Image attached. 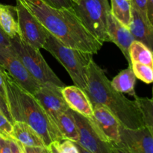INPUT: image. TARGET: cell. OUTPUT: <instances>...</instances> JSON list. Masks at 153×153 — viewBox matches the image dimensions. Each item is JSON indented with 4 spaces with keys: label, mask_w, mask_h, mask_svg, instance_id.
<instances>
[{
    "label": "cell",
    "mask_w": 153,
    "mask_h": 153,
    "mask_svg": "<svg viewBox=\"0 0 153 153\" xmlns=\"http://www.w3.org/2000/svg\"><path fill=\"white\" fill-rule=\"evenodd\" d=\"M85 28L101 43L110 42L107 31L108 0H79L73 7Z\"/></svg>",
    "instance_id": "cell-6"
},
{
    "label": "cell",
    "mask_w": 153,
    "mask_h": 153,
    "mask_svg": "<svg viewBox=\"0 0 153 153\" xmlns=\"http://www.w3.org/2000/svg\"><path fill=\"white\" fill-rule=\"evenodd\" d=\"M25 153H49L48 147L44 146H24Z\"/></svg>",
    "instance_id": "cell-30"
},
{
    "label": "cell",
    "mask_w": 153,
    "mask_h": 153,
    "mask_svg": "<svg viewBox=\"0 0 153 153\" xmlns=\"http://www.w3.org/2000/svg\"><path fill=\"white\" fill-rule=\"evenodd\" d=\"M43 49L61 63L75 85L82 90L86 89L89 65L93 60L92 54L70 47L51 34H49Z\"/></svg>",
    "instance_id": "cell-4"
},
{
    "label": "cell",
    "mask_w": 153,
    "mask_h": 153,
    "mask_svg": "<svg viewBox=\"0 0 153 153\" xmlns=\"http://www.w3.org/2000/svg\"><path fill=\"white\" fill-rule=\"evenodd\" d=\"M72 1H73L74 3H76V2H77V1H79V0H72Z\"/></svg>",
    "instance_id": "cell-34"
},
{
    "label": "cell",
    "mask_w": 153,
    "mask_h": 153,
    "mask_svg": "<svg viewBox=\"0 0 153 153\" xmlns=\"http://www.w3.org/2000/svg\"><path fill=\"white\" fill-rule=\"evenodd\" d=\"M48 149L49 153H88L77 142L65 137L51 143Z\"/></svg>",
    "instance_id": "cell-22"
},
{
    "label": "cell",
    "mask_w": 153,
    "mask_h": 153,
    "mask_svg": "<svg viewBox=\"0 0 153 153\" xmlns=\"http://www.w3.org/2000/svg\"><path fill=\"white\" fill-rule=\"evenodd\" d=\"M107 31L110 42H113L120 48L128 66H131L129 48L134 38L129 28L118 21L110 11L107 18Z\"/></svg>",
    "instance_id": "cell-13"
},
{
    "label": "cell",
    "mask_w": 153,
    "mask_h": 153,
    "mask_svg": "<svg viewBox=\"0 0 153 153\" xmlns=\"http://www.w3.org/2000/svg\"><path fill=\"white\" fill-rule=\"evenodd\" d=\"M0 110H1V113L8 119V120H10L12 123H14L13 118H12L11 114H10V110H9L8 105H7V101H6L5 99L2 97V95H1V94H0Z\"/></svg>",
    "instance_id": "cell-29"
},
{
    "label": "cell",
    "mask_w": 153,
    "mask_h": 153,
    "mask_svg": "<svg viewBox=\"0 0 153 153\" xmlns=\"http://www.w3.org/2000/svg\"><path fill=\"white\" fill-rule=\"evenodd\" d=\"M13 123L8 120L7 117L0 112V133L12 135Z\"/></svg>",
    "instance_id": "cell-28"
},
{
    "label": "cell",
    "mask_w": 153,
    "mask_h": 153,
    "mask_svg": "<svg viewBox=\"0 0 153 153\" xmlns=\"http://www.w3.org/2000/svg\"><path fill=\"white\" fill-rule=\"evenodd\" d=\"M136 79L132 68L131 66H128V68L122 70L111 81V85L116 91L135 97L137 96L134 91Z\"/></svg>",
    "instance_id": "cell-17"
},
{
    "label": "cell",
    "mask_w": 153,
    "mask_h": 153,
    "mask_svg": "<svg viewBox=\"0 0 153 153\" xmlns=\"http://www.w3.org/2000/svg\"><path fill=\"white\" fill-rule=\"evenodd\" d=\"M73 114L79 131L77 143L87 152L117 153L114 146L104 137L91 120L75 111H73Z\"/></svg>",
    "instance_id": "cell-8"
},
{
    "label": "cell",
    "mask_w": 153,
    "mask_h": 153,
    "mask_svg": "<svg viewBox=\"0 0 153 153\" xmlns=\"http://www.w3.org/2000/svg\"><path fill=\"white\" fill-rule=\"evenodd\" d=\"M129 56L131 62L146 64L153 68V52L146 45L134 40L129 48Z\"/></svg>",
    "instance_id": "cell-20"
},
{
    "label": "cell",
    "mask_w": 153,
    "mask_h": 153,
    "mask_svg": "<svg viewBox=\"0 0 153 153\" xmlns=\"http://www.w3.org/2000/svg\"><path fill=\"white\" fill-rule=\"evenodd\" d=\"M135 100L139 106L143 122L153 137V97H139L136 96Z\"/></svg>",
    "instance_id": "cell-23"
},
{
    "label": "cell",
    "mask_w": 153,
    "mask_h": 153,
    "mask_svg": "<svg viewBox=\"0 0 153 153\" xmlns=\"http://www.w3.org/2000/svg\"><path fill=\"white\" fill-rule=\"evenodd\" d=\"M10 44V38L0 28V45L9 46Z\"/></svg>",
    "instance_id": "cell-33"
},
{
    "label": "cell",
    "mask_w": 153,
    "mask_h": 153,
    "mask_svg": "<svg viewBox=\"0 0 153 153\" xmlns=\"http://www.w3.org/2000/svg\"><path fill=\"white\" fill-rule=\"evenodd\" d=\"M146 14H147L148 21L153 27V0H147Z\"/></svg>",
    "instance_id": "cell-32"
},
{
    "label": "cell",
    "mask_w": 153,
    "mask_h": 153,
    "mask_svg": "<svg viewBox=\"0 0 153 153\" xmlns=\"http://www.w3.org/2000/svg\"></svg>",
    "instance_id": "cell-37"
},
{
    "label": "cell",
    "mask_w": 153,
    "mask_h": 153,
    "mask_svg": "<svg viewBox=\"0 0 153 153\" xmlns=\"http://www.w3.org/2000/svg\"><path fill=\"white\" fill-rule=\"evenodd\" d=\"M62 88L52 84H43L33 94L46 109L56 126L58 115L70 108L63 96Z\"/></svg>",
    "instance_id": "cell-11"
},
{
    "label": "cell",
    "mask_w": 153,
    "mask_h": 153,
    "mask_svg": "<svg viewBox=\"0 0 153 153\" xmlns=\"http://www.w3.org/2000/svg\"><path fill=\"white\" fill-rule=\"evenodd\" d=\"M152 97H153V87H152Z\"/></svg>",
    "instance_id": "cell-35"
},
{
    "label": "cell",
    "mask_w": 153,
    "mask_h": 153,
    "mask_svg": "<svg viewBox=\"0 0 153 153\" xmlns=\"http://www.w3.org/2000/svg\"><path fill=\"white\" fill-rule=\"evenodd\" d=\"M0 153H25L24 146L12 135L0 133Z\"/></svg>",
    "instance_id": "cell-24"
},
{
    "label": "cell",
    "mask_w": 153,
    "mask_h": 153,
    "mask_svg": "<svg viewBox=\"0 0 153 153\" xmlns=\"http://www.w3.org/2000/svg\"><path fill=\"white\" fill-rule=\"evenodd\" d=\"M57 126L63 137L78 142L79 137V131L73 116V111L70 108L58 115L57 119Z\"/></svg>",
    "instance_id": "cell-19"
},
{
    "label": "cell",
    "mask_w": 153,
    "mask_h": 153,
    "mask_svg": "<svg viewBox=\"0 0 153 153\" xmlns=\"http://www.w3.org/2000/svg\"><path fill=\"white\" fill-rule=\"evenodd\" d=\"M44 4L56 8H70L73 7V2L72 0H40Z\"/></svg>",
    "instance_id": "cell-27"
},
{
    "label": "cell",
    "mask_w": 153,
    "mask_h": 153,
    "mask_svg": "<svg viewBox=\"0 0 153 153\" xmlns=\"http://www.w3.org/2000/svg\"><path fill=\"white\" fill-rule=\"evenodd\" d=\"M130 2H131V7L135 9V10L141 15L143 19H144L146 22H149L147 19V14H146V4H147V0H130Z\"/></svg>",
    "instance_id": "cell-26"
},
{
    "label": "cell",
    "mask_w": 153,
    "mask_h": 153,
    "mask_svg": "<svg viewBox=\"0 0 153 153\" xmlns=\"http://www.w3.org/2000/svg\"><path fill=\"white\" fill-rule=\"evenodd\" d=\"M131 67L136 78L146 84L153 83L152 67L137 62H131Z\"/></svg>",
    "instance_id": "cell-25"
},
{
    "label": "cell",
    "mask_w": 153,
    "mask_h": 153,
    "mask_svg": "<svg viewBox=\"0 0 153 153\" xmlns=\"http://www.w3.org/2000/svg\"><path fill=\"white\" fill-rule=\"evenodd\" d=\"M22 1L49 34L67 46L92 55L98 53L102 46L103 43L85 28L73 7L56 8L40 0Z\"/></svg>",
    "instance_id": "cell-1"
},
{
    "label": "cell",
    "mask_w": 153,
    "mask_h": 153,
    "mask_svg": "<svg viewBox=\"0 0 153 153\" xmlns=\"http://www.w3.org/2000/svg\"><path fill=\"white\" fill-rule=\"evenodd\" d=\"M117 152L153 153V137L146 126L137 128L120 125Z\"/></svg>",
    "instance_id": "cell-10"
},
{
    "label": "cell",
    "mask_w": 153,
    "mask_h": 153,
    "mask_svg": "<svg viewBox=\"0 0 153 153\" xmlns=\"http://www.w3.org/2000/svg\"><path fill=\"white\" fill-rule=\"evenodd\" d=\"M92 105H101L107 108L126 128L144 126L143 117L136 100H130L111 85L104 70L94 61L88 70V85L84 90Z\"/></svg>",
    "instance_id": "cell-2"
},
{
    "label": "cell",
    "mask_w": 153,
    "mask_h": 153,
    "mask_svg": "<svg viewBox=\"0 0 153 153\" xmlns=\"http://www.w3.org/2000/svg\"><path fill=\"white\" fill-rule=\"evenodd\" d=\"M18 34L27 44L40 50L43 49L49 31L25 5L22 0H16Z\"/></svg>",
    "instance_id": "cell-7"
},
{
    "label": "cell",
    "mask_w": 153,
    "mask_h": 153,
    "mask_svg": "<svg viewBox=\"0 0 153 153\" xmlns=\"http://www.w3.org/2000/svg\"><path fill=\"white\" fill-rule=\"evenodd\" d=\"M111 13L126 27L131 21V5L130 0H111Z\"/></svg>",
    "instance_id": "cell-21"
},
{
    "label": "cell",
    "mask_w": 153,
    "mask_h": 153,
    "mask_svg": "<svg viewBox=\"0 0 153 153\" xmlns=\"http://www.w3.org/2000/svg\"><path fill=\"white\" fill-rule=\"evenodd\" d=\"M93 109L94 116L91 120L98 127L104 137L114 146L117 152L116 146L120 140L119 128L120 123L114 115L105 106L95 105H93Z\"/></svg>",
    "instance_id": "cell-12"
},
{
    "label": "cell",
    "mask_w": 153,
    "mask_h": 153,
    "mask_svg": "<svg viewBox=\"0 0 153 153\" xmlns=\"http://www.w3.org/2000/svg\"><path fill=\"white\" fill-rule=\"evenodd\" d=\"M6 70L0 64V94L2 95V97L5 99L6 92H5V86H4V77H5ZM6 100V99H5Z\"/></svg>",
    "instance_id": "cell-31"
},
{
    "label": "cell",
    "mask_w": 153,
    "mask_h": 153,
    "mask_svg": "<svg viewBox=\"0 0 153 153\" xmlns=\"http://www.w3.org/2000/svg\"><path fill=\"white\" fill-rule=\"evenodd\" d=\"M12 136L19 140L24 146L47 147L38 132L25 123L15 121L13 123Z\"/></svg>",
    "instance_id": "cell-16"
},
{
    "label": "cell",
    "mask_w": 153,
    "mask_h": 153,
    "mask_svg": "<svg viewBox=\"0 0 153 153\" xmlns=\"http://www.w3.org/2000/svg\"><path fill=\"white\" fill-rule=\"evenodd\" d=\"M0 112H1V110H0Z\"/></svg>",
    "instance_id": "cell-36"
},
{
    "label": "cell",
    "mask_w": 153,
    "mask_h": 153,
    "mask_svg": "<svg viewBox=\"0 0 153 153\" xmlns=\"http://www.w3.org/2000/svg\"><path fill=\"white\" fill-rule=\"evenodd\" d=\"M6 101L13 121L23 122L38 132L46 146L64 138L59 128L34 95L21 88L7 70L4 77Z\"/></svg>",
    "instance_id": "cell-3"
},
{
    "label": "cell",
    "mask_w": 153,
    "mask_h": 153,
    "mask_svg": "<svg viewBox=\"0 0 153 153\" xmlns=\"http://www.w3.org/2000/svg\"><path fill=\"white\" fill-rule=\"evenodd\" d=\"M0 64L21 88L31 94H34L41 86L9 46L0 45Z\"/></svg>",
    "instance_id": "cell-9"
},
{
    "label": "cell",
    "mask_w": 153,
    "mask_h": 153,
    "mask_svg": "<svg viewBox=\"0 0 153 153\" xmlns=\"http://www.w3.org/2000/svg\"><path fill=\"white\" fill-rule=\"evenodd\" d=\"M15 6L0 3V28L10 38L18 34L17 18Z\"/></svg>",
    "instance_id": "cell-18"
},
{
    "label": "cell",
    "mask_w": 153,
    "mask_h": 153,
    "mask_svg": "<svg viewBox=\"0 0 153 153\" xmlns=\"http://www.w3.org/2000/svg\"><path fill=\"white\" fill-rule=\"evenodd\" d=\"M9 47L17 55L31 76L40 84H52L61 88L66 86L48 65L40 50L25 43L19 34L10 38Z\"/></svg>",
    "instance_id": "cell-5"
},
{
    "label": "cell",
    "mask_w": 153,
    "mask_h": 153,
    "mask_svg": "<svg viewBox=\"0 0 153 153\" xmlns=\"http://www.w3.org/2000/svg\"><path fill=\"white\" fill-rule=\"evenodd\" d=\"M62 94L69 107L89 119L94 116L93 105L84 90L76 85L64 86Z\"/></svg>",
    "instance_id": "cell-14"
},
{
    "label": "cell",
    "mask_w": 153,
    "mask_h": 153,
    "mask_svg": "<svg viewBox=\"0 0 153 153\" xmlns=\"http://www.w3.org/2000/svg\"><path fill=\"white\" fill-rule=\"evenodd\" d=\"M128 28L134 40L146 45L153 52V27L133 7H131V21Z\"/></svg>",
    "instance_id": "cell-15"
}]
</instances>
